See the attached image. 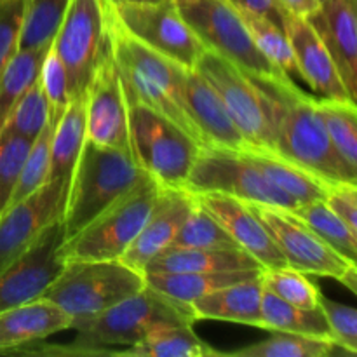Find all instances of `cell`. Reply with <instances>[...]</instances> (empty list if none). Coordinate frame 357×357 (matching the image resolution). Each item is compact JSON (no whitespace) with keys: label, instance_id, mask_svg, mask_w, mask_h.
<instances>
[{"label":"cell","instance_id":"1","mask_svg":"<svg viewBox=\"0 0 357 357\" xmlns=\"http://www.w3.org/2000/svg\"><path fill=\"white\" fill-rule=\"evenodd\" d=\"M255 80V79H253ZM271 119L274 152L312 173L324 183H357V174L335 152L316 105V96L298 86L255 80Z\"/></svg>","mask_w":357,"mask_h":357},{"label":"cell","instance_id":"2","mask_svg":"<svg viewBox=\"0 0 357 357\" xmlns=\"http://www.w3.org/2000/svg\"><path fill=\"white\" fill-rule=\"evenodd\" d=\"M195 321L197 319L190 303L169 298L145 284V288L117 305L72 328L77 335L68 345L42 344L38 349H20L14 352L44 356H108L112 347H131L159 328L169 324H194Z\"/></svg>","mask_w":357,"mask_h":357},{"label":"cell","instance_id":"3","mask_svg":"<svg viewBox=\"0 0 357 357\" xmlns=\"http://www.w3.org/2000/svg\"><path fill=\"white\" fill-rule=\"evenodd\" d=\"M108 26L126 100L138 101L162 114L204 149L185 103V75L190 68L128 33L119 24L112 3H108Z\"/></svg>","mask_w":357,"mask_h":357},{"label":"cell","instance_id":"4","mask_svg":"<svg viewBox=\"0 0 357 357\" xmlns=\"http://www.w3.org/2000/svg\"><path fill=\"white\" fill-rule=\"evenodd\" d=\"M150 178L131 153L86 139L66 187L61 215L65 241Z\"/></svg>","mask_w":357,"mask_h":357},{"label":"cell","instance_id":"5","mask_svg":"<svg viewBox=\"0 0 357 357\" xmlns=\"http://www.w3.org/2000/svg\"><path fill=\"white\" fill-rule=\"evenodd\" d=\"M143 288L145 275L121 260H75L65 261V267L42 298L68 314L72 328H75Z\"/></svg>","mask_w":357,"mask_h":357},{"label":"cell","instance_id":"6","mask_svg":"<svg viewBox=\"0 0 357 357\" xmlns=\"http://www.w3.org/2000/svg\"><path fill=\"white\" fill-rule=\"evenodd\" d=\"M176 6L204 47L236 65L248 77L281 86L295 84L265 58L244 16L229 0H192Z\"/></svg>","mask_w":357,"mask_h":357},{"label":"cell","instance_id":"7","mask_svg":"<svg viewBox=\"0 0 357 357\" xmlns=\"http://www.w3.org/2000/svg\"><path fill=\"white\" fill-rule=\"evenodd\" d=\"M159 190L160 185L153 178L143 181L66 239L59 246V257L65 261L121 260L142 232Z\"/></svg>","mask_w":357,"mask_h":357},{"label":"cell","instance_id":"8","mask_svg":"<svg viewBox=\"0 0 357 357\" xmlns=\"http://www.w3.org/2000/svg\"><path fill=\"white\" fill-rule=\"evenodd\" d=\"M136 162L160 187L185 188L202 146L174 122L138 101L126 100Z\"/></svg>","mask_w":357,"mask_h":357},{"label":"cell","instance_id":"9","mask_svg":"<svg viewBox=\"0 0 357 357\" xmlns=\"http://www.w3.org/2000/svg\"><path fill=\"white\" fill-rule=\"evenodd\" d=\"M185 188L194 195L223 194L248 204L271 206L286 211L298 208L289 195L268 181L246 152L236 150L201 149Z\"/></svg>","mask_w":357,"mask_h":357},{"label":"cell","instance_id":"10","mask_svg":"<svg viewBox=\"0 0 357 357\" xmlns=\"http://www.w3.org/2000/svg\"><path fill=\"white\" fill-rule=\"evenodd\" d=\"M110 45L107 0H70L52 38L70 79L72 98L86 96L93 73Z\"/></svg>","mask_w":357,"mask_h":357},{"label":"cell","instance_id":"11","mask_svg":"<svg viewBox=\"0 0 357 357\" xmlns=\"http://www.w3.org/2000/svg\"><path fill=\"white\" fill-rule=\"evenodd\" d=\"M248 206L268 230L288 267L296 268L303 274L331 278L347 286L352 293H356V264L345 260L342 255L331 250L302 220L296 218L291 211H286V209L260 204Z\"/></svg>","mask_w":357,"mask_h":357},{"label":"cell","instance_id":"12","mask_svg":"<svg viewBox=\"0 0 357 357\" xmlns=\"http://www.w3.org/2000/svg\"><path fill=\"white\" fill-rule=\"evenodd\" d=\"M194 68L211 84L251 149L274 152L267 103L258 84L209 49H204Z\"/></svg>","mask_w":357,"mask_h":357},{"label":"cell","instance_id":"13","mask_svg":"<svg viewBox=\"0 0 357 357\" xmlns=\"http://www.w3.org/2000/svg\"><path fill=\"white\" fill-rule=\"evenodd\" d=\"M112 9L128 33L185 68H194L204 52V44L181 16L174 0L119 2Z\"/></svg>","mask_w":357,"mask_h":357},{"label":"cell","instance_id":"14","mask_svg":"<svg viewBox=\"0 0 357 357\" xmlns=\"http://www.w3.org/2000/svg\"><path fill=\"white\" fill-rule=\"evenodd\" d=\"M86 139L132 155L128 103L112 37L86 91Z\"/></svg>","mask_w":357,"mask_h":357},{"label":"cell","instance_id":"15","mask_svg":"<svg viewBox=\"0 0 357 357\" xmlns=\"http://www.w3.org/2000/svg\"><path fill=\"white\" fill-rule=\"evenodd\" d=\"M65 243L61 218L52 222L23 255L0 271V310L42 298L45 289L58 278L65 260L59 246Z\"/></svg>","mask_w":357,"mask_h":357},{"label":"cell","instance_id":"16","mask_svg":"<svg viewBox=\"0 0 357 357\" xmlns=\"http://www.w3.org/2000/svg\"><path fill=\"white\" fill-rule=\"evenodd\" d=\"M68 181L49 180L0 215V271L23 255L37 237L61 218Z\"/></svg>","mask_w":357,"mask_h":357},{"label":"cell","instance_id":"17","mask_svg":"<svg viewBox=\"0 0 357 357\" xmlns=\"http://www.w3.org/2000/svg\"><path fill=\"white\" fill-rule=\"evenodd\" d=\"M197 202L187 188L160 187L152 211L131 246L122 255L121 261L135 271H145L152 258L171 248L178 230Z\"/></svg>","mask_w":357,"mask_h":357},{"label":"cell","instance_id":"18","mask_svg":"<svg viewBox=\"0 0 357 357\" xmlns=\"http://www.w3.org/2000/svg\"><path fill=\"white\" fill-rule=\"evenodd\" d=\"M333 58L349 96L357 98V0H321L305 17Z\"/></svg>","mask_w":357,"mask_h":357},{"label":"cell","instance_id":"19","mask_svg":"<svg viewBox=\"0 0 357 357\" xmlns=\"http://www.w3.org/2000/svg\"><path fill=\"white\" fill-rule=\"evenodd\" d=\"M195 197L222 223L234 243L250 253L264 267V271L288 265L278 244L274 243L264 223L251 211L248 202L223 194H201Z\"/></svg>","mask_w":357,"mask_h":357},{"label":"cell","instance_id":"20","mask_svg":"<svg viewBox=\"0 0 357 357\" xmlns=\"http://www.w3.org/2000/svg\"><path fill=\"white\" fill-rule=\"evenodd\" d=\"M284 33L293 45L300 77L317 94V98L354 101L342 82L333 58L305 17L286 14Z\"/></svg>","mask_w":357,"mask_h":357},{"label":"cell","instance_id":"21","mask_svg":"<svg viewBox=\"0 0 357 357\" xmlns=\"http://www.w3.org/2000/svg\"><path fill=\"white\" fill-rule=\"evenodd\" d=\"M185 103L204 146L244 152L251 149L211 84L195 68L185 75Z\"/></svg>","mask_w":357,"mask_h":357},{"label":"cell","instance_id":"22","mask_svg":"<svg viewBox=\"0 0 357 357\" xmlns=\"http://www.w3.org/2000/svg\"><path fill=\"white\" fill-rule=\"evenodd\" d=\"M72 328V317L44 298L0 310V352H14L26 345Z\"/></svg>","mask_w":357,"mask_h":357},{"label":"cell","instance_id":"23","mask_svg":"<svg viewBox=\"0 0 357 357\" xmlns=\"http://www.w3.org/2000/svg\"><path fill=\"white\" fill-rule=\"evenodd\" d=\"M261 274L236 284L225 286L190 303L195 319L225 321V323L248 324L265 330L261 319Z\"/></svg>","mask_w":357,"mask_h":357},{"label":"cell","instance_id":"24","mask_svg":"<svg viewBox=\"0 0 357 357\" xmlns=\"http://www.w3.org/2000/svg\"><path fill=\"white\" fill-rule=\"evenodd\" d=\"M264 271L260 264L243 250H194L167 248L150 260L146 272H236Z\"/></svg>","mask_w":357,"mask_h":357},{"label":"cell","instance_id":"25","mask_svg":"<svg viewBox=\"0 0 357 357\" xmlns=\"http://www.w3.org/2000/svg\"><path fill=\"white\" fill-rule=\"evenodd\" d=\"M264 271H236V272H146L145 284L155 291L180 300L183 303H192L201 296L209 295L225 286L257 278Z\"/></svg>","mask_w":357,"mask_h":357},{"label":"cell","instance_id":"26","mask_svg":"<svg viewBox=\"0 0 357 357\" xmlns=\"http://www.w3.org/2000/svg\"><path fill=\"white\" fill-rule=\"evenodd\" d=\"M244 152L257 164L258 169L268 178L271 183H274L279 190L289 195L298 206L324 199L328 183H324L323 180L314 176L303 167L296 166L291 160L284 159L271 150L248 149Z\"/></svg>","mask_w":357,"mask_h":357},{"label":"cell","instance_id":"27","mask_svg":"<svg viewBox=\"0 0 357 357\" xmlns=\"http://www.w3.org/2000/svg\"><path fill=\"white\" fill-rule=\"evenodd\" d=\"M86 142V96L70 101L56 122L51 139V166L49 180L70 181L72 171Z\"/></svg>","mask_w":357,"mask_h":357},{"label":"cell","instance_id":"28","mask_svg":"<svg viewBox=\"0 0 357 357\" xmlns=\"http://www.w3.org/2000/svg\"><path fill=\"white\" fill-rule=\"evenodd\" d=\"M115 357H211L223 356L195 335L194 324H169L146 335L142 342L110 351Z\"/></svg>","mask_w":357,"mask_h":357},{"label":"cell","instance_id":"29","mask_svg":"<svg viewBox=\"0 0 357 357\" xmlns=\"http://www.w3.org/2000/svg\"><path fill=\"white\" fill-rule=\"evenodd\" d=\"M261 319L267 331H286V333L326 338L335 342L321 307L317 309L295 307L265 288L261 295Z\"/></svg>","mask_w":357,"mask_h":357},{"label":"cell","instance_id":"30","mask_svg":"<svg viewBox=\"0 0 357 357\" xmlns=\"http://www.w3.org/2000/svg\"><path fill=\"white\" fill-rule=\"evenodd\" d=\"M51 44L20 49L0 75V131H2L14 105L37 82L42 63H44Z\"/></svg>","mask_w":357,"mask_h":357},{"label":"cell","instance_id":"31","mask_svg":"<svg viewBox=\"0 0 357 357\" xmlns=\"http://www.w3.org/2000/svg\"><path fill=\"white\" fill-rule=\"evenodd\" d=\"M323 124L330 142L345 166L357 174V107L354 101L317 98Z\"/></svg>","mask_w":357,"mask_h":357},{"label":"cell","instance_id":"32","mask_svg":"<svg viewBox=\"0 0 357 357\" xmlns=\"http://www.w3.org/2000/svg\"><path fill=\"white\" fill-rule=\"evenodd\" d=\"M293 215L302 220L321 241L337 251L345 260L356 264L357 232L349 229L344 220L338 218L324 201H312L293 209Z\"/></svg>","mask_w":357,"mask_h":357},{"label":"cell","instance_id":"33","mask_svg":"<svg viewBox=\"0 0 357 357\" xmlns=\"http://www.w3.org/2000/svg\"><path fill=\"white\" fill-rule=\"evenodd\" d=\"M338 347L326 338L305 337V335L272 331L265 340L237 349L229 356L236 357H326L333 356ZM344 351V349H342Z\"/></svg>","mask_w":357,"mask_h":357},{"label":"cell","instance_id":"34","mask_svg":"<svg viewBox=\"0 0 357 357\" xmlns=\"http://www.w3.org/2000/svg\"><path fill=\"white\" fill-rule=\"evenodd\" d=\"M171 248H194V250H241L227 234L222 223L201 204L195 202L192 211L178 230Z\"/></svg>","mask_w":357,"mask_h":357},{"label":"cell","instance_id":"35","mask_svg":"<svg viewBox=\"0 0 357 357\" xmlns=\"http://www.w3.org/2000/svg\"><path fill=\"white\" fill-rule=\"evenodd\" d=\"M59 117L51 115L45 128L42 129L40 135L33 139L26 157H24L23 167L20 171V178L14 187L13 195L9 199V204L23 201L30 194H33L37 188H40L45 181H49V166H51V139L54 132L56 122Z\"/></svg>","mask_w":357,"mask_h":357},{"label":"cell","instance_id":"36","mask_svg":"<svg viewBox=\"0 0 357 357\" xmlns=\"http://www.w3.org/2000/svg\"><path fill=\"white\" fill-rule=\"evenodd\" d=\"M243 16L255 42L260 47V51L264 52L265 58L272 65L278 66L281 72H284L289 79H302L298 65H296L295 52H293V45L289 42L288 35L284 33V30L279 28L278 24L271 23L268 20H264V17L250 16V14H243Z\"/></svg>","mask_w":357,"mask_h":357},{"label":"cell","instance_id":"37","mask_svg":"<svg viewBox=\"0 0 357 357\" xmlns=\"http://www.w3.org/2000/svg\"><path fill=\"white\" fill-rule=\"evenodd\" d=\"M70 0H26L20 49L51 44Z\"/></svg>","mask_w":357,"mask_h":357},{"label":"cell","instance_id":"38","mask_svg":"<svg viewBox=\"0 0 357 357\" xmlns=\"http://www.w3.org/2000/svg\"><path fill=\"white\" fill-rule=\"evenodd\" d=\"M49 119H51V107H49L47 98L42 91L40 80L37 79V82L14 105L2 131L23 136V138L33 142L40 135L42 129L45 128Z\"/></svg>","mask_w":357,"mask_h":357},{"label":"cell","instance_id":"39","mask_svg":"<svg viewBox=\"0 0 357 357\" xmlns=\"http://www.w3.org/2000/svg\"><path fill=\"white\" fill-rule=\"evenodd\" d=\"M264 288L274 293L284 302L302 309H317L321 302V291L307 279V274L291 267L268 268L261 272Z\"/></svg>","mask_w":357,"mask_h":357},{"label":"cell","instance_id":"40","mask_svg":"<svg viewBox=\"0 0 357 357\" xmlns=\"http://www.w3.org/2000/svg\"><path fill=\"white\" fill-rule=\"evenodd\" d=\"M31 143V139L23 136L0 131V215L9 204Z\"/></svg>","mask_w":357,"mask_h":357},{"label":"cell","instance_id":"41","mask_svg":"<svg viewBox=\"0 0 357 357\" xmlns=\"http://www.w3.org/2000/svg\"><path fill=\"white\" fill-rule=\"evenodd\" d=\"M38 80H40L42 91H44L45 98L49 101V107H51V115L61 117L63 112L66 110V107H68L73 98L72 93H70L68 72H66L61 58L52 49V44L49 47L47 54H45L44 63H42Z\"/></svg>","mask_w":357,"mask_h":357},{"label":"cell","instance_id":"42","mask_svg":"<svg viewBox=\"0 0 357 357\" xmlns=\"http://www.w3.org/2000/svg\"><path fill=\"white\" fill-rule=\"evenodd\" d=\"M319 307L330 326L335 344L344 349L347 354L354 356L357 352V310L354 307L324 298L323 295H321Z\"/></svg>","mask_w":357,"mask_h":357},{"label":"cell","instance_id":"43","mask_svg":"<svg viewBox=\"0 0 357 357\" xmlns=\"http://www.w3.org/2000/svg\"><path fill=\"white\" fill-rule=\"evenodd\" d=\"M26 0H0V75L20 51Z\"/></svg>","mask_w":357,"mask_h":357},{"label":"cell","instance_id":"44","mask_svg":"<svg viewBox=\"0 0 357 357\" xmlns=\"http://www.w3.org/2000/svg\"><path fill=\"white\" fill-rule=\"evenodd\" d=\"M323 201L349 229L357 232V183H330Z\"/></svg>","mask_w":357,"mask_h":357},{"label":"cell","instance_id":"45","mask_svg":"<svg viewBox=\"0 0 357 357\" xmlns=\"http://www.w3.org/2000/svg\"><path fill=\"white\" fill-rule=\"evenodd\" d=\"M229 2L243 14L264 17L284 30V20L288 13L282 9L278 0H229Z\"/></svg>","mask_w":357,"mask_h":357},{"label":"cell","instance_id":"46","mask_svg":"<svg viewBox=\"0 0 357 357\" xmlns=\"http://www.w3.org/2000/svg\"><path fill=\"white\" fill-rule=\"evenodd\" d=\"M278 2L288 14L307 17L319 7L321 0H278Z\"/></svg>","mask_w":357,"mask_h":357},{"label":"cell","instance_id":"47","mask_svg":"<svg viewBox=\"0 0 357 357\" xmlns=\"http://www.w3.org/2000/svg\"><path fill=\"white\" fill-rule=\"evenodd\" d=\"M121 2H159V0H121Z\"/></svg>","mask_w":357,"mask_h":357},{"label":"cell","instance_id":"48","mask_svg":"<svg viewBox=\"0 0 357 357\" xmlns=\"http://www.w3.org/2000/svg\"><path fill=\"white\" fill-rule=\"evenodd\" d=\"M107 2H108V3H112V6H117V3L121 2V0H107Z\"/></svg>","mask_w":357,"mask_h":357},{"label":"cell","instance_id":"49","mask_svg":"<svg viewBox=\"0 0 357 357\" xmlns=\"http://www.w3.org/2000/svg\"><path fill=\"white\" fill-rule=\"evenodd\" d=\"M176 3H187V2H192V0H174Z\"/></svg>","mask_w":357,"mask_h":357}]
</instances>
